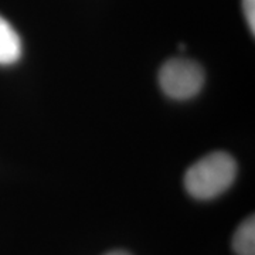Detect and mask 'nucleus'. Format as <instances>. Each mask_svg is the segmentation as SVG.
Wrapping results in <instances>:
<instances>
[{"mask_svg":"<svg viewBox=\"0 0 255 255\" xmlns=\"http://www.w3.org/2000/svg\"><path fill=\"white\" fill-rule=\"evenodd\" d=\"M237 162L226 152L209 153L184 174V187L193 199L211 200L230 189L237 177Z\"/></svg>","mask_w":255,"mask_h":255,"instance_id":"obj_1","label":"nucleus"},{"mask_svg":"<svg viewBox=\"0 0 255 255\" xmlns=\"http://www.w3.org/2000/svg\"><path fill=\"white\" fill-rule=\"evenodd\" d=\"M159 85L169 98L190 100L204 85V70L200 64L186 58H172L159 71Z\"/></svg>","mask_w":255,"mask_h":255,"instance_id":"obj_2","label":"nucleus"},{"mask_svg":"<svg viewBox=\"0 0 255 255\" xmlns=\"http://www.w3.org/2000/svg\"><path fill=\"white\" fill-rule=\"evenodd\" d=\"M23 53L21 38L9 21L0 16V65L17 63Z\"/></svg>","mask_w":255,"mask_h":255,"instance_id":"obj_3","label":"nucleus"},{"mask_svg":"<svg viewBox=\"0 0 255 255\" xmlns=\"http://www.w3.org/2000/svg\"><path fill=\"white\" fill-rule=\"evenodd\" d=\"M233 250L237 255H255V219L254 216L241 223L233 237Z\"/></svg>","mask_w":255,"mask_h":255,"instance_id":"obj_4","label":"nucleus"},{"mask_svg":"<svg viewBox=\"0 0 255 255\" xmlns=\"http://www.w3.org/2000/svg\"><path fill=\"white\" fill-rule=\"evenodd\" d=\"M243 10L251 33L255 34V0H243Z\"/></svg>","mask_w":255,"mask_h":255,"instance_id":"obj_5","label":"nucleus"},{"mask_svg":"<svg viewBox=\"0 0 255 255\" xmlns=\"http://www.w3.org/2000/svg\"><path fill=\"white\" fill-rule=\"evenodd\" d=\"M107 255H130L125 253V251H112V253H108Z\"/></svg>","mask_w":255,"mask_h":255,"instance_id":"obj_6","label":"nucleus"}]
</instances>
